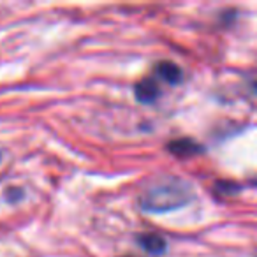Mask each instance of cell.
<instances>
[{
	"label": "cell",
	"mask_w": 257,
	"mask_h": 257,
	"mask_svg": "<svg viewBox=\"0 0 257 257\" xmlns=\"http://www.w3.org/2000/svg\"><path fill=\"white\" fill-rule=\"evenodd\" d=\"M190 199V189L182 180H161L141 197V206L148 211H169L180 208Z\"/></svg>",
	"instance_id": "6da1fadb"
},
{
	"label": "cell",
	"mask_w": 257,
	"mask_h": 257,
	"mask_svg": "<svg viewBox=\"0 0 257 257\" xmlns=\"http://www.w3.org/2000/svg\"><path fill=\"white\" fill-rule=\"evenodd\" d=\"M169 152L176 155V157H189V155H194L197 152H201V147L196 145L192 140H176L169 143Z\"/></svg>",
	"instance_id": "277c9868"
},
{
	"label": "cell",
	"mask_w": 257,
	"mask_h": 257,
	"mask_svg": "<svg viewBox=\"0 0 257 257\" xmlns=\"http://www.w3.org/2000/svg\"><path fill=\"white\" fill-rule=\"evenodd\" d=\"M140 245L143 246L147 252L154 253V255H159L166 250L168 243L162 236L155 234V232H147V234H141L140 236Z\"/></svg>",
	"instance_id": "3957f363"
},
{
	"label": "cell",
	"mask_w": 257,
	"mask_h": 257,
	"mask_svg": "<svg viewBox=\"0 0 257 257\" xmlns=\"http://www.w3.org/2000/svg\"><path fill=\"white\" fill-rule=\"evenodd\" d=\"M134 92L140 102H154L159 97V86L154 79H143L136 85Z\"/></svg>",
	"instance_id": "7a4b0ae2"
},
{
	"label": "cell",
	"mask_w": 257,
	"mask_h": 257,
	"mask_svg": "<svg viewBox=\"0 0 257 257\" xmlns=\"http://www.w3.org/2000/svg\"><path fill=\"white\" fill-rule=\"evenodd\" d=\"M157 72H159V76L164 79V81L173 83V85L182 79V71H180L178 65L173 64V62H162V64H159L157 65Z\"/></svg>",
	"instance_id": "5b68a950"
}]
</instances>
